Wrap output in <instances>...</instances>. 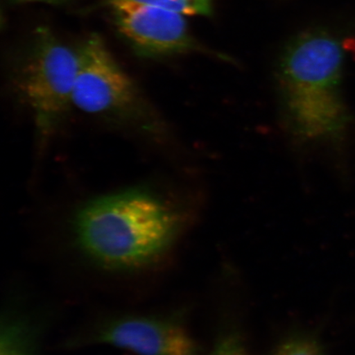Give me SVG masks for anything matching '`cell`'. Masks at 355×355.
I'll use <instances>...</instances> for the list:
<instances>
[{
    "label": "cell",
    "mask_w": 355,
    "mask_h": 355,
    "mask_svg": "<svg viewBox=\"0 0 355 355\" xmlns=\"http://www.w3.org/2000/svg\"><path fill=\"white\" fill-rule=\"evenodd\" d=\"M274 355H324L320 345L309 336H295L284 341Z\"/></svg>",
    "instance_id": "9"
},
{
    "label": "cell",
    "mask_w": 355,
    "mask_h": 355,
    "mask_svg": "<svg viewBox=\"0 0 355 355\" xmlns=\"http://www.w3.org/2000/svg\"><path fill=\"white\" fill-rule=\"evenodd\" d=\"M343 62L340 43L320 31L301 33L284 49L277 69L278 91L284 115L297 139L322 141L343 130Z\"/></svg>",
    "instance_id": "2"
},
{
    "label": "cell",
    "mask_w": 355,
    "mask_h": 355,
    "mask_svg": "<svg viewBox=\"0 0 355 355\" xmlns=\"http://www.w3.org/2000/svg\"><path fill=\"white\" fill-rule=\"evenodd\" d=\"M79 60L78 49L66 46L50 31L41 28L17 73L16 87L33 113L42 141H46L73 107Z\"/></svg>",
    "instance_id": "4"
},
{
    "label": "cell",
    "mask_w": 355,
    "mask_h": 355,
    "mask_svg": "<svg viewBox=\"0 0 355 355\" xmlns=\"http://www.w3.org/2000/svg\"><path fill=\"white\" fill-rule=\"evenodd\" d=\"M13 1L19 3L26 2H44L49 3H60L66 1V0H13Z\"/></svg>",
    "instance_id": "11"
},
{
    "label": "cell",
    "mask_w": 355,
    "mask_h": 355,
    "mask_svg": "<svg viewBox=\"0 0 355 355\" xmlns=\"http://www.w3.org/2000/svg\"><path fill=\"white\" fill-rule=\"evenodd\" d=\"M180 13L182 15H208L211 0H132Z\"/></svg>",
    "instance_id": "8"
},
{
    "label": "cell",
    "mask_w": 355,
    "mask_h": 355,
    "mask_svg": "<svg viewBox=\"0 0 355 355\" xmlns=\"http://www.w3.org/2000/svg\"><path fill=\"white\" fill-rule=\"evenodd\" d=\"M33 336L24 319L8 316L2 322L0 355H37Z\"/></svg>",
    "instance_id": "7"
},
{
    "label": "cell",
    "mask_w": 355,
    "mask_h": 355,
    "mask_svg": "<svg viewBox=\"0 0 355 355\" xmlns=\"http://www.w3.org/2000/svg\"><path fill=\"white\" fill-rule=\"evenodd\" d=\"M208 355H248L245 349L236 337H225Z\"/></svg>",
    "instance_id": "10"
},
{
    "label": "cell",
    "mask_w": 355,
    "mask_h": 355,
    "mask_svg": "<svg viewBox=\"0 0 355 355\" xmlns=\"http://www.w3.org/2000/svg\"><path fill=\"white\" fill-rule=\"evenodd\" d=\"M115 26L137 55L162 58L197 48L184 16L132 0H111Z\"/></svg>",
    "instance_id": "5"
},
{
    "label": "cell",
    "mask_w": 355,
    "mask_h": 355,
    "mask_svg": "<svg viewBox=\"0 0 355 355\" xmlns=\"http://www.w3.org/2000/svg\"><path fill=\"white\" fill-rule=\"evenodd\" d=\"M78 50L73 107L149 135H161L163 125L157 112L114 59L103 40L92 34Z\"/></svg>",
    "instance_id": "3"
},
{
    "label": "cell",
    "mask_w": 355,
    "mask_h": 355,
    "mask_svg": "<svg viewBox=\"0 0 355 355\" xmlns=\"http://www.w3.org/2000/svg\"><path fill=\"white\" fill-rule=\"evenodd\" d=\"M92 341L136 355H198L197 343L181 324L146 315L112 319L96 331Z\"/></svg>",
    "instance_id": "6"
},
{
    "label": "cell",
    "mask_w": 355,
    "mask_h": 355,
    "mask_svg": "<svg viewBox=\"0 0 355 355\" xmlns=\"http://www.w3.org/2000/svg\"><path fill=\"white\" fill-rule=\"evenodd\" d=\"M179 208L150 191L131 189L91 200L73 219L75 242L96 265L135 272L158 263L183 224Z\"/></svg>",
    "instance_id": "1"
}]
</instances>
